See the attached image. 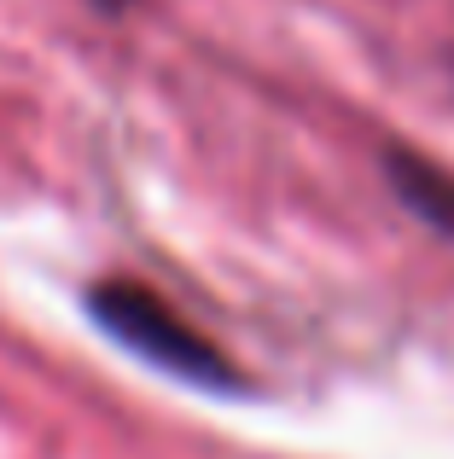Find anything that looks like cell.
<instances>
[{"label": "cell", "instance_id": "7a4b0ae2", "mask_svg": "<svg viewBox=\"0 0 454 459\" xmlns=\"http://www.w3.org/2000/svg\"><path fill=\"white\" fill-rule=\"evenodd\" d=\"M397 192H402V198H408L432 227L454 233V175H443V169H432V163H420V157H397Z\"/></svg>", "mask_w": 454, "mask_h": 459}, {"label": "cell", "instance_id": "6da1fadb", "mask_svg": "<svg viewBox=\"0 0 454 459\" xmlns=\"http://www.w3.org/2000/svg\"><path fill=\"white\" fill-rule=\"evenodd\" d=\"M88 308L117 343L135 349L152 367L175 372V378H187V384H210V390H227V384H233V367H227L222 349L210 343L193 320H181L158 291H146V285L105 280V285H93Z\"/></svg>", "mask_w": 454, "mask_h": 459}, {"label": "cell", "instance_id": "3957f363", "mask_svg": "<svg viewBox=\"0 0 454 459\" xmlns=\"http://www.w3.org/2000/svg\"><path fill=\"white\" fill-rule=\"evenodd\" d=\"M100 6H128V0H100Z\"/></svg>", "mask_w": 454, "mask_h": 459}]
</instances>
